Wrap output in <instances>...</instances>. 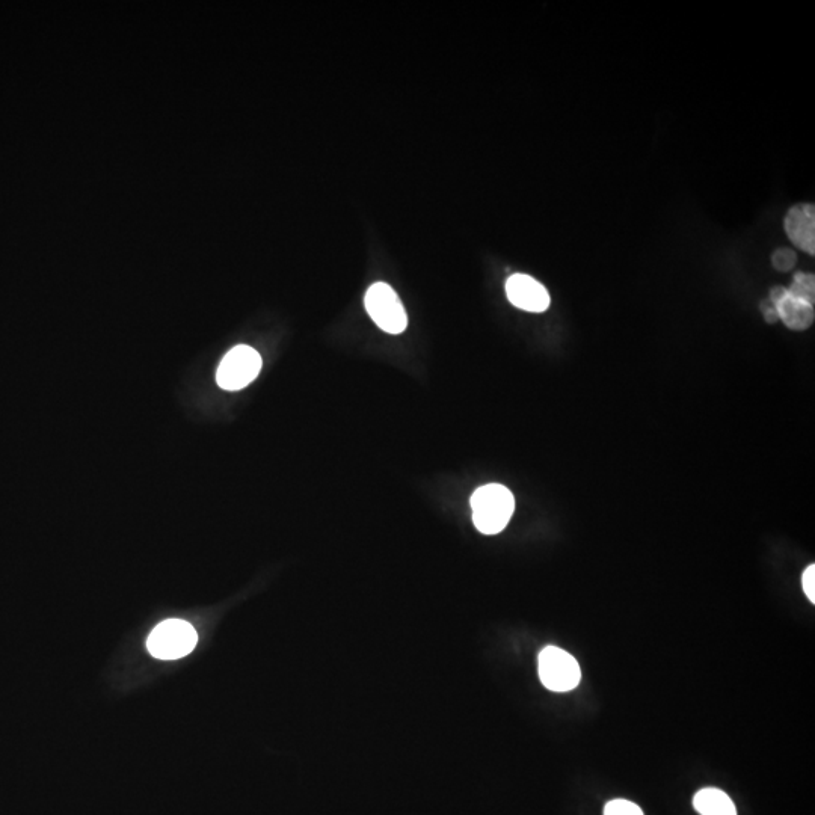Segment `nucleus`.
Returning <instances> with one entry per match:
<instances>
[{
    "label": "nucleus",
    "mask_w": 815,
    "mask_h": 815,
    "mask_svg": "<svg viewBox=\"0 0 815 815\" xmlns=\"http://www.w3.org/2000/svg\"><path fill=\"white\" fill-rule=\"evenodd\" d=\"M471 511L476 529L483 535H497L505 530L515 511V499L506 486L489 483L471 496Z\"/></svg>",
    "instance_id": "obj_1"
},
{
    "label": "nucleus",
    "mask_w": 815,
    "mask_h": 815,
    "mask_svg": "<svg viewBox=\"0 0 815 815\" xmlns=\"http://www.w3.org/2000/svg\"><path fill=\"white\" fill-rule=\"evenodd\" d=\"M197 642V631L191 624L180 619H168L151 631L147 648L156 659L177 660L188 656Z\"/></svg>",
    "instance_id": "obj_2"
},
{
    "label": "nucleus",
    "mask_w": 815,
    "mask_h": 815,
    "mask_svg": "<svg viewBox=\"0 0 815 815\" xmlns=\"http://www.w3.org/2000/svg\"><path fill=\"white\" fill-rule=\"evenodd\" d=\"M539 678L551 692L565 693L579 686L582 671L569 652L556 646H547L539 654Z\"/></svg>",
    "instance_id": "obj_3"
},
{
    "label": "nucleus",
    "mask_w": 815,
    "mask_h": 815,
    "mask_svg": "<svg viewBox=\"0 0 815 815\" xmlns=\"http://www.w3.org/2000/svg\"><path fill=\"white\" fill-rule=\"evenodd\" d=\"M263 361L256 349L247 345L234 346L219 364L216 382L228 391L248 387L262 370Z\"/></svg>",
    "instance_id": "obj_4"
},
{
    "label": "nucleus",
    "mask_w": 815,
    "mask_h": 815,
    "mask_svg": "<svg viewBox=\"0 0 815 815\" xmlns=\"http://www.w3.org/2000/svg\"><path fill=\"white\" fill-rule=\"evenodd\" d=\"M367 313L373 322L388 334H400L408 326V316L397 293L388 284L375 283L364 298Z\"/></svg>",
    "instance_id": "obj_5"
},
{
    "label": "nucleus",
    "mask_w": 815,
    "mask_h": 815,
    "mask_svg": "<svg viewBox=\"0 0 815 815\" xmlns=\"http://www.w3.org/2000/svg\"><path fill=\"white\" fill-rule=\"evenodd\" d=\"M506 295L512 305L530 313H544L550 307L547 289L526 274H514L508 278Z\"/></svg>",
    "instance_id": "obj_6"
},
{
    "label": "nucleus",
    "mask_w": 815,
    "mask_h": 815,
    "mask_svg": "<svg viewBox=\"0 0 815 815\" xmlns=\"http://www.w3.org/2000/svg\"><path fill=\"white\" fill-rule=\"evenodd\" d=\"M769 301L775 305L779 320L793 331H805L814 323V307L794 298L785 287L770 290Z\"/></svg>",
    "instance_id": "obj_7"
},
{
    "label": "nucleus",
    "mask_w": 815,
    "mask_h": 815,
    "mask_svg": "<svg viewBox=\"0 0 815 815\" xmlns=\"http://www.w3.org/2000/svg\"><path fill=\"white\" fill-rule=\"evenodd\" d=\"M784 228L794 247L803 253L815 254V210L812 204L791 207L785 216Z\"/></svg>",
    "instance_id": "obj_8"
},
{
    "label": "nucleus",
    "mask_w": 815,
    "mask_h": 815,
    "mask_svg": "<svg viewBox=\"0 0 815 815\" xmlns=\"http://www.w3.org/2000/svg\"><path fill=\"white\" fill-rule=\"evenodd\" d=\"M693 806L701 815H737V808L728 794L717 788H704L696 793Z\"/></svg>",
    "instance_id": "obj_9"
},
{
    "label": "nucleus",
    "mask_w": 815,
    "mask_h": 815,
    "mask_svg": "<svg viewBox=\"0 0 815 815\" xmlns=\"http://www.w3.org/2000/svg\"><path fill=\"white\" fill-rule=\"evenodd\" d=\"M788 293L800 301L814 307L815 302V277L806 272H796L793 277V283L788 287Z\"/></svg>",
    "instance_id": "obj_10"
},
{
    "label": "nucleus",
    "mask_w": 815,
    "mask_h": 815,
    "mask_svg": "<svg viewBox=\"0 0 815 815\" xmlns=\"http://www.w3.org/2000/svg\"><path fill=\"white\" fill-rule=\"evenodd\" d=\"M797 257L796 253L790 248H778L772 254V265L776 271L790 272L796 266Z\"/></svg>",
    "instance_id": "obj_11"
},
{
    "label": "nucleus",
    "mask_w": 815,
    "mask_h": 815,
    "mask_svg": "<svg viewBox=\"0 0 815 815\" xmlns=\"http://www.w3.org/2000/svg\"><path fill=\"white\" fill-rule=\"evenodd\" d=\"M604 815H643V811L630 800L616 799L607 803Z\"/></svg>",
    "instance_id": "obj_12"
},
{
    "label": "nucleus",
    "mask_w": 815,
    "mask_h": 815,
    "mask_svg": "<svg viewBox=\"0 0 815 815\" xmlns=\"http://www.w3.org/2000/svg\"><path fill=\"white\" fill-rule=\"evenodd\" d=\"M802 586L803 591H805L806 597L808 600L811 601L812 604L815 603V565H809L808 568L805 569V573L802 576Z\"/></svg>",
    "instance_id": "obj_13"
},
{
    "label": "nucleus",
    "mask_w": 815,
    "mask_h": 815,
    "mask_svg": "<svg viewBox=\"0 0 815 815\" xmlns=\"http://www.w3.org/2000/svg\"><path fill=\"white\" fill-rule=\"evenodd\" d=\"M761 310H763L764 319H766L767 323L778 322V311H776L775 305H773L772 302L769 301L761 305Z\"/></svg>",
    "instance_id": "obj_14"
}]
</instances>
